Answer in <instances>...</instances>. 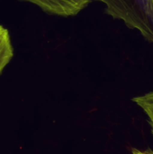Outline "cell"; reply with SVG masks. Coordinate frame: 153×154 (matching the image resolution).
<instances>
[{
	"instance_id": "cell-1",
	"label": "cell",
	"mask_w": 153,
	"mask_h": 154,
	"mask_svg": "<svg viewBox=\"0 0 153 154\" xmlns=\"http://www.w3.org/2000/svg\"><path fill=\"white\" fill-rule=\"evenodd\" d=\"M105 11L123 21L130 29H136L148 42L153 43L152 0H100Z\"/></svg>"
},
{
	"instance_id": "cell-2",
	"label": "cell",
	"mask_w": 153,
	"mask_h": 154,
	"mask_svg": "<svg viewBox=\"0 0 153 154\" xmlns=\"http://www.w3.org/2000/svg\"><path fill=\"white\" fill-rule=\"evenodd\" d=\"M35 5L42 11L60 17H71L79 14L90 0H20Z\"/></svg>"
},
{
	"instance_id": "cell-3",
	"label": "cell",
	"mask_w": 153,
	"mask_h": 154,
	"mask_svg": "<svg viewBox=\"0 0 153 154\" xmlns=\"http://www.w3.org/2000/svg\"><path fill=\"white\" fill-rule=\"evenodd\" d=\"M14 56V49L8 30L0 25V75L10 62Z\"/></svg>"
},
{
	"instance_id": "cell-4",
	"label": "cell",
	"mask_w": 153,
	"mask_h": 154,
	"mask_svg": "<svg viewBox=\"0 0 153 154\" xmlns=\"http://www.w3.org/2000/svg\"><path fill=\"white\" fill-rule=\"evenodd\" d=\"M132 101L136 103L148 117V123L153 135V92H150L142 96H136L134 98Z\"/></svg>"
},
{
	"instance_id": "cell-5",
	"label": "cell",
	"mask_w": 153,
	"mask_h": 154,
	"mask_svg": "<svg viewBox=\"0 0 153 154\" xmlns=\"http://www.w3.org/2000/svg\"><path fill=\"white\" fill-rule=\"evenodd\" d=\"M131 154H153V150H152L151 149L141 150H139V149L132 148Z\"/></svg>"
},
{
	"instance_id": "cell-6",
	"label": "cell",
	"mask_w": 153,
	"mask_h": 154,
	"mask_svg": "<svg viewBox=\"0 0 153 154\" xmlns=\"http://www.w3.org/2000/svg\"><path fill=\"white\" fill-rule=\"evenodd\" d=\"M90 1H100V0H90Z\"/></svg>"
},
{
	"instance_id": "cell-7",
	"label": "cell",
	"mask_w": 153,
	"mask_h": 154,
	"mask_svg": "<svg viewBox=\"0 0 153 154\" xmlns=\"http://www.w3.org/2000/svg\"><path fill=\"white\" fill-rule=\"evenodd\" d=\"M152 1H153V0H152Z\"/></svg>"
}]
</instances>
